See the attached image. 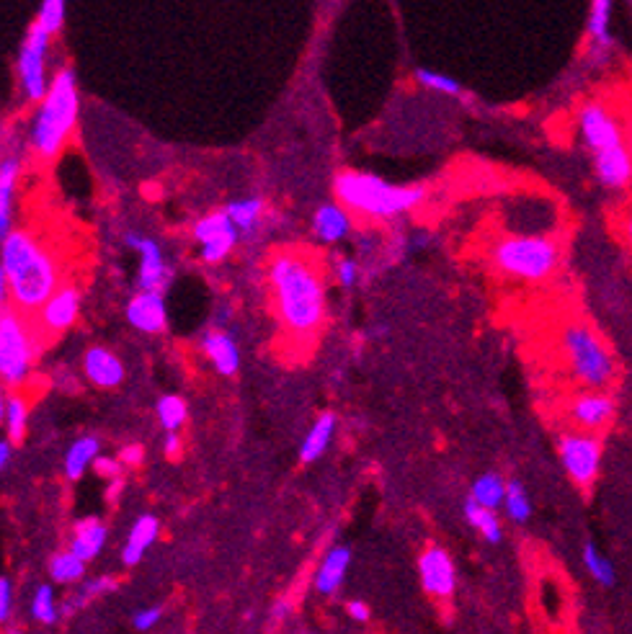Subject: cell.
<instances>
[{
    "label": "cell",
    "mask_w": 632,
    "mask_h": 634,
    "mask_svg": "<svg viewBox=\"0 0 632 634\" xmlns=\"http://www.w3.org/2000/svg\"><path fill=\"white\" fill-rule=\"evenodd\" d=\"M0 266L11 284V299L19 310L34 312L60 287V263L39 235L11 230L0 245Z\"/></svg>",
    "instance_id": "7a4b0ae2"
},
{
    "label": "cell",
    "mask_w": 632,
    "mask_h": 634,
    "mask_svg": "<svg viewBox=\"0 0 632 634\" xmlns=\"http://www.w3.org/2000/svg\"><path fill=\"white\" fill-rule=\"evenodd\" d=\"M111 588H114V578L91 580V583H86V586L80 588V593H75L73 598H68V601H65L62 611H65V614H73L75 609H80V606H88V601H93V598L101 596V593L111 591Z\"/></svg>",
    "instance_id": "8d00e7d4"
},
{
    "label": "cell",
    "mask_w": 632,
    "mask_h": 634,
    "mask_svg": "<svg viewBox=\"0 0 632 634\" xmlns=\"http://www.w3.org/2000/svg\"><path fill=\"white\" fill-rule=\"evenodd\" d=\"M336 281L344 289L356 287V281H359V263H356L354 258H338L336 261Z\"/></svg>",
    "instance_id": "f35d334b"
},
{
    "label": "cell",
    "mask_w": 632,
    "mask_h": 634,
    "mask_svg": "<svg viewBox=\"0 0 632 634\" xmlns=\"http://www.w3.org/2000/svg\"><path fill=\"white\" fill-rule=\"evenodd\" d=\"M6 405H8L6 395H3V392H0V423L6 421Z\"/></svg>",
    "instance_id": "f907efd6"
},
{
    "label": "cell",
    "mask_w": 632,
    "mask_h": 634,
    "mask_svg": "<svg viewBox=\"0 0 632 634\" xmlns=\"http://www.w3.org/2000/svg\"><path fill=\"white\" fill-rule=\"evenodd\" d=\"M194 238H197L199 250H202L204 263H222L233 253L235 243L240 238V230L233 225L228 212H212L194 225Z\"/></svg>",
    "instance_id": "8fae6325"
},
{
    "label": "cell",
    "mask_w": 632,
    "mask_h": 634,
    "mask_svg": "<svg viewBox=\"0 0 632 634\" xmlns=\"http://www.w3.org/2000/svg\"><path fill=\"white\" fill-rule=\"evenodd\" d=\"M26 428H29V403L21 395L8 397L6 405V433L13 446L26 439Z\"/></svg>",
    "instance_id": "1f68e13d"
},
{
    "label": "cell",
    "mask_w": 632,
    "mask_h": 634,
    "mask_svg": "<svg viewBox=\"0 0 632 634\" xmlns=\"http://www.w3.org/2000/svg\"><path fill=\"white\" fill-rule=\"evenodd\" d=\"M274 312L292 341H313L326 323V279L315 256L302 248L277 250L269 261Z\"/></svg>",
    "instance_id": "6da1fadb"
},
{
    "label": "cell",
    "mask_w": 632,
    "mask_h": 634,
    "mask_svg": "<svg viewBox=\"0 0 632 634\" xmlns=\"http://www.w3.org/2000/svg\"><path fill=\"white\" fill-rule=\"evenodd\" d=\"M622 232H625L627 245H630V248H632V212L625 217V225H622Z\"/></svg>",
    "instance_id": "c3c4849f"
},
{
    "label": "cell",
    "mask_w": 632,
    "mask_h": 634,
    "mask_svg": "<svg viewBox=\"0 0 632 634\" xmlns=\"http://www.w3.org/2000/svg\"><path fill=\"white\" fill-rule=\"evenodd\" d=\"M228 217L233 220V225L238 227L240 232H253L258 227V222L264 220L266 204L264 199L258 196H251V199H238V202H230L225 207Z\"/></svg>",
    "instance_id": "f546056e"
},
{
    "label": "cell",
    "mask_w": 632,
    "mask_h": 634,
    "mask_svg": "<svg viewBox=\"0 0 632 634\" xmlns=\"http://www.w3.org/2000/svg\"><path fill=\"white\" fill-rule=\"evenodd\" d=\"M106 539H109V529H106L104 521L96 519V516H91V519H80L73 529L70 549L86 562H91L101 555Z\"/></svg>",
    "instance_id": "7402d4cb"
},
{
    "label": "cell",
    "mask_w": 632,
    "mask_h": 634,
    "mask_svg": "<svg viewBox=\"0 0 632 634\" xmlns=\"http://www.w3.org/2000/svg\"><path fill=\"white\" fill-rule=\"evenodd\" d=\"M581 557H583V565H586V573H589L599 586L612 588L614 583H617V570H614L612 560H609L607 555H602L594 542L583 544Z\"/></svg>",
    "instance_id": "4dcf8cb0"
},
{
    "label": "cell",
    "mask_w": 632,
    "mask_h": 634,
    "mask_svg": "<svg viewBox=\"0 0 632 634\" xmlns=\"http://www.w3.org/2000/svg\"><path fill=\"white\" fill-rule=\"evenodd\" d=\"M558 457L573 485L591 488L602 470V439L594 431H583V428L560 433Z\"/></svg>",
    "instance_id": "9c48e42d"
},
{
    "label": "cell",
    "mask_w": 632,
    "mask_h": 634,
    "mask_svg": "<svg viewBox=\"0 0 632 634\" xmlns=\"http://www.w3.org/2000/svg\"><path fill=\"white\" fill-rule=\"evenodd\" d=\"M86 565L88 562L68 547L65 552H57L50 560V575L60 586H75V583L86 578Z\"/></svg>",
    "instance_id": "83f0119b"
},
{
    "label": "cell",
    "mask_w": 632,
    "mask_h": 634,
    "mask_svg": "<svg viewBox=\"0 0 632 634\" xmlns=\"http://www.w3.org/2000/svg\"><path fill=\"white\" fill-rule=\"evenodd\" d=\"M491 263L498 274L522 284H542L558 274L563 248L547 235H506L491 245Z\"/></svg>",
    "instance_id": "8992f818"
},
{
    "label": "cell",
    "mask_w": 632,
    "mask_h": 634,
    "mask_svg": "<svg viewBox=\"0 0 632 634\" xmlns=\"http://www.w3.org/2000/svg\"><path fill=\"white\" fill-rule=\"evenodd\" d=\"M504 511L514 524H527L529 516H532V500H529L527 488H524L519 480H509L506 482V500H504Z\"/></svg>",
    "instance_id": "d6a6232c"
},
{
    "label": "cell",
    "mask_w": 632,
    "mask_h": 634,
    "mask_svg": "<svg viewBox=\"0 0 632 634\" xmlns=\"http://www.w3.org/2000/svg\"><path fill=\"white\" fill-rule=\"evenodd\" d=\"M31 616H34L39 624H47V627L57 624V619H60V606H57L52 586H39L37 591H34V596H31Z\"/></svg>",
    "instance_id": "e575fe53"
},
{
    "label": "cell",
    "mask_w": 632,
    "mask_h": 634,
    "mask_svg": "<svg viewBox=\"0 0 632 634\" xmlns=\"http://www.w3.org/2000/svg\"><path fill=\"white\" fill-rule=\"evenodd\" d=\"M333 191L351 214L377 222L403 217L421 207L426 199V186L418 183L400 186L364 171H341L333 181Z\"/></svg>",
    "instance_id": "277c9868"
},
{
    "label": "cell",
    "mask_w": 632,
    "mask_h": 634,
    "mask_svg": "<svg viewBox=\"0 0 632 634\" xmlns=\"http://www.w3.org/2000/svg\"><path fill=\"white\" fill-rule=\"evenodd\" d=\"M158 534H160V521L155 519V516H150V513L140 516V519L135 521V526H132V531H129L127 544H124L122 549L124 565L127 567L140 565L145 552H148V549L155 544V539H158Z\"/></svg>",
    "instance_id": "603a6c76"
},
{
    "label": "cell",
    "mask_w": 632,
    "mask_h": 634,
    "mask_svg": "<svg viewBox=\"0 0 632 634\" xmlns=\"http://www.w3.org/2000/svg\"><path fill=\"white\" fill-rule=\"evenodd\" d=\"M166 292H155V289H142L140 294L129 299L127 315L129 325L140 333H148V336H158L163 333L168 325V307H166Z\"/></svg>",
    "instance_id": "2e32d148"
},
{
    "label": "cell",
    "mask_w": 632,
    "mask_h": 634,
    "mask_svg": "<svg viewBox=\"0 0 632 634\" xmlns=\"http://www.w3.org/2000/svg\"><path fill=\"white\" fill-rule=\"evenodd\" d=\"M80 114L78 80L70 68H60L50 80V91L39 101L31 124V147L39 158L50 160L60 153L73 135Z\"/></svg>",
    "instance_id": "5b68a950"
},
{
    "label": "cell",
    "mask_w": 632,
    "mask_h": 634,
    "mask_svg": "<svg viewBox=\"0 0 632 634\" xmlns=\"http://www.w3.org/2000/svg\"><path fill=\"white\" fill-rule=\"evenodd\" d=\"M614 0H591L589 21H586V42H589V62L594 68H604L614 52Z\"/></svg>",
    "instance_id": "5bb4252c"
},
{
    "label": "cell",
    "mask_w": 632,
    "mask_h": 634,
    "mask_svg": "<svg viewBox=\"0 0 632 634\" xmlns=\"http://www.w3.org/2000/svg\"><path fill=\"white\" fill-rule=\"evenodd\" d=\"M351 565V549L338 544L323 557L318 573H315V591L323 593V596H333L338 593V588L344 586V578L349 573Z\"/></svg>",
    "instance_id": "44dd1931"
},
{
    "label": "cell",
    "mask_w": 632,
    "mask_h": 634,
    "mask_svg": "<svg viewBox=\"0 0 632 634\" xmlns=\"http://www.w3.org/2000/svg\"><path fill=\"white\" fill-rule=\"evenodd\" d=\"M127 245L137 250L140 256V289H155V292H166L171 287L173 269L166 263L163 248L158 240L140 232H127Z\"/></svg>",
    "instance_id": "4fadbf2b"
},
{
    "label": "cell",
    "mask_w": 632,
    "mask_h": 634,
    "mask_svg": "<svg viewBox=\"0 0 632 634\" xmlns=\"http://www.w3.org/2000/svg\"><path fill=\"white\" fill-rule=\"evenodd\" d=\"M158 421L166 431H181L189 418V408H186L184 397L178 395H163L158 400Z\"/></svg>",
    "instance_id": "836d02e7"
},
{
    "label": "cell",
    "mask_w": 632,
    "mask_h": 634,
    "mask_svg": "<svg viewBox=\"0 0 632 634\" xmlns=\"http://www.w3.org/2000/svg\"><path fill=\"white\" fill-rule=\"evenodd\" d=\"M418 578L426 596L436 601H449L457 588V567L444 547H426L418 557Z\"/></svg>",
    "instance_id": "7c38bea8"
},
{
    "label": "cell",
    "mask_w": 632,
    "mask_h": 634,
    "mask_svg": "<svg viewBox=\"0 0 632 634\" xmlns=\"http://www.w3.org/2000/svg\"><path fill=\"white\" fill-rule=\"evenodd\" d=\"M65 6H68V0H42L37 21L50 34H57L62 24H65Z\"/></svg>",
    "instance_id": "74e56055"
},
{
    "label": "cell",
    "mask_w": 632,
    "mask_h": 634,
    "mask_svg": "<svg viewBox=\"0 0 632 634\" xmlns=\"http://www.w3.org/2000/svg\"><path fill=\"white\" fill-rule=\"evenodd\" d=\"M11 441H0V472L6 470L8 462H11Z\"/></svg>",
    "instance_id": "7dc6e473"
},
{
    "label": "cell",
    "mask_w": 632,
    "mask_h": 634,
    "mask_svg": "<svg viewBox=\"0 0 632 634\" xmlns=\"http://www.w3.org/2000/svg\"><path fill=\"white\" fill-rule=\"evenodd\" d=\"M614 413H617V405H614V397L607 395L604 390H583L578 392L571 400V408L568 415L576 428L583 431H602L609 423L614 421Z\"/></svg>",
    "instance_id": "9a60e30c"
},
{
    "label": "cell",
    "mask_w": 632,
    "mask_h": 634,
    "mask_svg": "<svg viewBox=\"0 0 632 634\" xmlns=\"http://www.w3.org/2000/svg\"><path fill=\"white\" fill-rule=\"evenodd\" d=\"M202 351L222 377H233L240 369V348L225 330H207L202 336Z\"/></svg>",
    "instance_id": "d6986e66"
},
{
    "label": "cell",
    "mask_w": 632,
    "mask_h": 634,
    "mask_svg": "<svg viewBox=\"0 0 632 634\" xmlns=\"http://www.w3.org/2000/svg\"><path fill=\"white\" fill-rule=\"evenodd\" d=\"M416 80H418V86H424L426 91L442 93V96H462L460 80H455L452 75L436 73V70H429V68H418Z\"/></svg>",
    "instance_id": "d590c367"
},
{
    "label": "cell",
    "mask_w": 632,
    "mask_h": 634,
    "mask_svg": "<svg viewBox=\"0 0 632 634\" xmlns=\"http://www.w3.org/2000/svg\"><path fill=\"white\" fill-rule=\"evenodd\" d=\"M163 619V606H148V609H140L135 616H132V624L140 632H148V629H155Z\"/></svg>",
    "instance_id": "ab89813d"
},
{
    "label": "cell",
    "mask_w": 632,
    "mask_h": 634,
    "mask_svg": "<svg viewBox=\"0 0 632 634\" xmlns=\"http://www.w3.org/2000/svg\"><path fill=\"white\" fill-rule=\"evenodd\" d=\"M37 359V338L31 336L24 317L0 310V379L8 387L24 385Z\"/></svg>",
    "instance_id": "ba28073f"
},
{
    "label": "cell",
    "mask_w": 632,
    "mask_h": 634,
    "mask_svg": "<svg viewBox=\"0 0 632 634\" xmlns=\"http://www.w3.org/2000/svg\"><path fill=\"white\" fill-rule=\"evenodd\" d=\"M166 433H168L166 446H163V449H166V457L178 459L181 457V436H178V431H166Z\"/></svg>",
    "instance_id": "f6af8a7d"
},
{
    "label": "cell",
    "mask_w": 632,
    "mask_h": 634,
    "mask_svg": "<svg viewBox=\"0 0 632 634\" xmlns=\"http://www.w3.org/2000/svg\"><path fill=\"white\" fill-rule=\"evenodd\" d=\"M142 459H145V449H142L140 444L124 446L122 454H119V462H122L124 467H137V464H142Z\"/></svg>",
    "instance_id": "7bdbcfd3"
},
{
    "label": "cell",
    "mask_w": 632,
    "mask_h": 634,
    "mask_svg": "<svg viewBox=\"0 0 632 634\" xmlns=\"http://www.w3.org/2000/svg\"><path fill=\"white\" fill-rule=\"evenodd\" d=\"M465 519L467 524L473 526L478 531L480 537L488 544H501L504 542V524L498 519L496 508H485L480 506L475 498L465 500Z\"/></svg>",
    "instance_id": "484cf974"
},
{
    "label": "cell",
    "mask_w": 632,
    "mask_h": 634,
    "mask_svg": "<svg viewBox=\"0 0 632 634\" xmlns=\"http://www.w3.org/2000/svg\"><path fill=\"white\" fill-rule=\"evenodd\" d=\"M336 428H338L336 413L318 415V421L310 426V431L305 433V439H302L300 444V462L302 464L318 462V459L328 452V446H331Z\"/></svg>",
    "instance_id": "cb8c5ba5"
},
{
    "label": "cell",
    "mask_w": 632,
    "mask_h": 634,
    "mask_svg": "<svg viewBox=\"0 0 632 634\" xmlns=\"http://www.w3.org/2000/svg\"><path fill=\"white\" fill-rule=\"evenodd\" d=\"M83 374H86L91 385L101 387V390H111V387L122 385L124 364L119 361L117 354H111L109 348L93 346L83 356Z\"/></svg>",
    "instance_id": "ac0fdd59"
},
{
    "label": "cell",
    "mask_w": 632,
    "mask_h": 634,
    "mask_svg": "<svg viewBox=\"0 0 632 634\" xmlns=\"http://www.w3.org/2000/svg\"><path fill=\"white\" fill-rule=\"evenodd\" d=\"M8 299H11V284H8V274L6 269L0 266V307L6 305Z\"/></svg>",
    "instance_id": "bcb514c9"
},
{
    "label": "cell",
    "mask_w": 632,
    "mask_h": 634,
    "mask_svg": "<svg viewBox=\"0 0 632 634\" xmlns=\"http://www.w3.org/2000/svg\"><path fill=\"white\" fill-rule=\"evenodd\" d=\"M52 34L39 21L29 26L19 52V80L26 101H42L50 91L47 80V55H50Z\"/></svg>",
    "instance_id": "30bf717a"
},
{
    "label": "cell",
    "mask_w": 632,
    "mask_h": 634,
    "mask_svg": "<svg viewBox=\"0 0 632 634\" xmlns=\"http://www.w3.org/2000/svg\"><path fill=\"white\" fill-rule=\"evenodd\" d=\"M99 452L101 441L96 436H80L78 441H73L68 452H65V477L78 482L80 477L86 475L88 467H93Z\"/></svg>",
    "instance_id": "4316f807"
},
{
    "label": "cell",
    "mask_w": 632,
    "mask_h": 634,
    "mask_svg": "<svg viewBox=\"0 0 632 634\" xmlns=\"http://www.w3.org/2000/svg\"><path fill=\"white\" fill-rule=\"evenodd\" d=\"M346 614H349L356 624H367L369 619H372V609H369L364 601H349V604H346Z\"/></svg>",
    "instance_id": "ee69618b"
},
{
    "label": "cell",
    "mask_w": 632,
    "mask_h": 634,
    "mask_svg": "<svg viewBox=\"0 0 632 634\" xmlns=\"http://www.w3.org/2000/svg\"><path fill=\"white\" fill-rule=\"evenodd\" d=\"M13 611V586L8 578H0V624L11 619Z\"/></svg>",
    "instance_id": "60d3db41"
},
{
    "label": "cell",
    "mask_w": 632,
    "mask_h": 634,
    "mask_svg": "<svg viewBox=\"0 0 632 634\" xmlns=\"http://www.w3.org/2000/svg\"><path fill=\"white\" fill-rule=\"evenodd\" d=\"M80 315V289L75 287H57L52 297L39 307V325L47 333L57 336L73 328Z\"/></svg>",
    "instance_id": "e0dca14e"
},
{
    "label": "cell",
    "mask_w": 632,
    "mask_h": 634,
    "mask_svg": "<svg viewBox=\"0 0 632 634\" xmlns=\"http://www.w3.org/2000/svg\"><path fill=\"white\" fill-rule=\"evenodd\" d=\"M287 611H289L287 601H279L277 609H274V614H277V619H284V616H287Z\"/></svg>",
    "instance_id": "681fc988"
},
{
    "label": "cell",
    "mask_w": 632,
    "mask_h": 634,
    "mask_svg": "<svg viewBox=\"0 0 632 634\" xmlns=\"http://www.w3.org/2000/svg\"><path fill=\"white\" fill-rule=\"evenodd\" d=\"M506 482L504 477L498 475V472H485L480 475L478 480L473 482V488H470V498H475L480 506L485 508H504V500H506Z\"/></svg>",
    "instance_id": "f1b7e54d"
},
{
    "label": "cell",
    "mask_w": 632,
    "mask_h": 634,
    "mask_svg": "<svg viewBox=\"0 0 632 634\" xmlns=\"http://www.w3.org/2000/svg\"><path fill=\"white\" fill-rule=\"evenodd\" d=\"M93 470L99 472L101 477H106V480H117L119 470H122V462H119V459H109V457H96Z\"/></svg>",
    "instance_id": "b9f144b4"
},
{
    "label": "cell",
    "mask_w": 632,
    "mask_h": 634,
    "mask_svg": "<svg viewBox=\"0 0 632 634\" xmlns=\"http://www.w3.org/2000/svg\"><path fill=\"white\" fill-rule=\"evenodd\" d=\"M351 227V212L341 202L336 204H323V207L315 209L313 214V235L320 243H341L344 238H349Z\"/></svg>",
    "instance_id": "ffe728a7"
},
{
    "label": "cell",
    "mask_w": 632,
    "mask_h": 634,
    "mask_svg": "<svg viewBox=\"0 0 632 634\" xmlns=\"http://www.w3.org/2000/svg\"><path fill=\"white\" fill-rule=\"evenodd\" d=\"M21 163L8 158L0 163V238L11 232L13 222V199H16V183H19Z\"/></svg>",
    "instance_id": "d4e9b609"
},
{
    "label": "cell",
    "mask_w": 632,
    "mask_h": 634,
    "mask_svg": "<svg viewBox=\"0 0 632 634\" xmlns=\"http://www.w3.org/2000/svg\"><path fill=\"white\" fill-rule=\"evenodd\" d=\"M565 364L583 390H607L617 379V361L604 338L586 323H568L560 333Z\"/></svg>",
    "instance_id": "52a82bcc"
},
{
    "label": "cell",
    "mask_w": 632,
    "mask_h": 634,
    "mask_svg": "<svg viewBox=\"0 0 632 634\" xmlns=\"http://www.w3.org/2000/svg\"><path fill=\"white\" fill-rule=\"evenodd\" d=\"M576 124L578 137L591 155L596 181L609 191L627 189L632 183V150L617 111L594 98L578 109Z\"/></svg>",
    "instance_id": "3957f363"
}]
</instances>
